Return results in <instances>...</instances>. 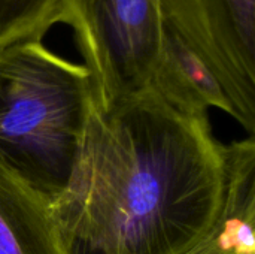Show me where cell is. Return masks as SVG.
Instances as JSON below:
<instances>
[{"instance_id":"1","label":"cell","mask_w":255,"mask_h":254,"mask_svg":"<svg viewBox=\"0 0 255 254\" xmlns=\"http://www.w3.org/2000/svg\"><path fill=\"white\" fill-rule=\"evenodd\" d=\"M226 184L209 117L184 115L146 87L93 108L51 213L66 254H182L214 226Z\"/></svg>"},{"instance_id":"2","label":"cell","mask_w":255,"mask_h":254,"mask_svg":"<svg viewBox=\"0 0 255 254\" xmlns=\"http://www.w3.org/2000/svg\"><path fill=\"white\" fill-rule=\"evenodd\" d=\"M93 108L84 64L42 42L0 52V159L49 201L69 183Z\"/></svg>"},{"instance_id":"3","label":"cell","mask_w":255,"mask_h":254,"mask_svg":"<svg viewBox=\"0 0 255 254\" xmlns=\"http://www.w3.org/2000/svg\"><path fill=\"white\" fill-rule=\"evenodd\" d=\"M61 9L91 73L96 109L148 87L164 34L160 0H61Z\"/></svg>"},{"instance_id":"4","label":"cell","mask_w":255,"mask_h":254,"mask_svg":"<svg viewBox=\"0 0 255 254\" xmlns=\"http://www.w3.org/2000/svg\"><path fill=\"white\" fill-rule=\"evenodd\" d=\"M163 19L224 90L233 118L255 132V0H160Z\"/></svg>"},{"instance_id":"5","label":"cell","mask_w":255,"mask_h":254,"mask_svg":"<svg viewBox=\"0 0 255 254\" xmlns=\"http://www.w3.org/2000/svg\"><path fill=\"white\" fill-rule=\"evenodd\" d=\"M227 184L214 226L182 254H255V139L226 145Z\"/></svg>"},{"instance_id":"6","label":"cell","mask_w":255,"mask_h":254,"mask_svg":"<svg viewBox=\"0 0 255 254\" xmlns=\"http://www.w3.org/2000/svg\"><path fill=\"white\" fill-rule=\"evenodd\" d=\"M148 87L184 115L208 117L209 109L217 108L233 117V108L215 76L166 24Z\"/></svg>"},{"instance_id":"7","label":"cell","mask_w":255,"mask_h":254,"mask_svg":"<svg viewBox=\"0 0 255 254\" xmlns=\"http://www.w3.org/2000/svg\"><path fill=\"white\" fill-rule=\"evenodd\" d=\"M0 254H66L51 201L0 159Z\"/></svg>"},{"instance_id":"8","label":"cell","mask_w":255,"mask_h":254,"mask_svg":"<svg viewBox=\"0 0 255 254\" xmlns=\"http://www.w3.org/2000/svg\"><path fill=\"white\" fill-rule=\"evenodd\" d=\"M63 24L61 0H0V52L24 42H42Z\"/></svg>"}]
</instances>
